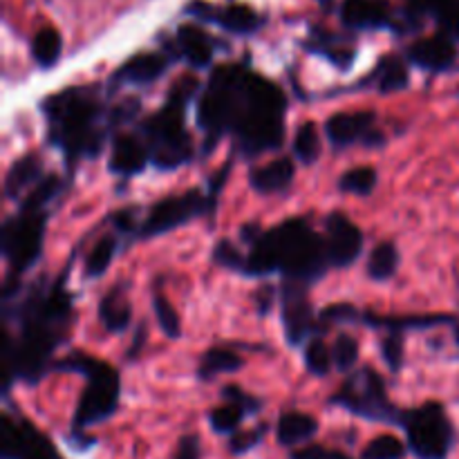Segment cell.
<instances>
[{
  "label": "cell",
  "instance_id": "cell-1",
  "mask_svg": "<svg viewBox=\"0 0 459 459\" xmlns=\"http://www.w3.org/2000/svg\"><path fill=\"white\" fill-rule=\"evenodd\" d=\"M21 339L13 345L4 334L3 341V377L4 393H9L13 379L36 384L49 370V357L67 334L72 318V296L63 281L45 290H34L18 309Z\"/></svg>",
  "mask_w": 459,
  "mask_h": 459
},
{
  "label": "cell",
  "instance_id": "cell-2",
  "mask_svg": "<svg viewBox=\"0 0 459 459\" xmlns=\"http://www.w3.org/2000/svg\"><path fill=\"white\" fill-rule=\"evenodd\" d=\"M43 110L48 115L49 142L65 152L67 164L79 157H94L101 151V103L94 99L92 90L70 88L54 94L43 103Z\"/></svg>",
  "mask_w": 459,
  "mask_h": 459
},
{
  "label": "cell",
  "instance_id": "cell-3",
  "mask_svg": "<svg viewBox=\"0 0 459 459\" xmlns=\"http://www.w3.org/2000/svg\"><path fill=\"white\" fill-rule=\"evenodd\" d=\"M287 99L273 81L247 72L242 85V108L233 133L238 134L240 148L247 155L276 151L285 142Z\"/></svg>",
  "mask_w": 459,
  "mask_h": 459
},
{
  "label": "cell",
  "instance_id": "cell-4",
  "mask_svg": "<svg viewBox=\"0 0 459 459\" xmlns=\"http://www.w3.org/2000/svg\"><path fill=\"white\" fill-rule=\"evenodd\" d=\"M54 370L74 372V375L85 377V388L79 399V406L74 412V435L83 437V430L110 420L119 408L121 379L117 368L110 363L99 361L97 357L85 352H72L63 357L61 361L54 363Z\"/></svg>",
  "mask_w": 459,
  "mask_h": 459
},
{
  "label": "cell",
  "instance_id": "cell-5",
  "mask_svg": "<svg viewBox=\"0 0 459 459\" xmlns=\"http://www.w3.org/2000/svg\"><path fill=\"white\" fill-rule=\"evenodd\" d=\"M273 249H276L278 272L285 273L290 281L312 282L321 281L325 276L327 267V254L323 236H318L307 220L291 218L272 229Z\"/></svg>",
  "mask_w": 459,
  "mask_h": 459
},
{
  "label": "cell",
  "instance_id": "cell-6",
  "mask_svg": "<svg viewBox=\"0 0 459 459\" xmlns=\"http://www.w3.org/2000/svg\"><path fill=\"white\" fill-rule=\"evenodd\" d=\"M229 170H231V161H227L222 166V170L218 175H213V179L209 184V193H202L200 188H193V191L182 193V195H170L155 202L148 209L146 220L137 227V238L148 240V238L164 236V233L184 227V224L200 218V215H213L215 206H218L220 191H222L224 182H227Z\"/></svg>",
  "mask_w": 459,
  "mask_h": 459
},
{
  "label": "cell",
  "instance_id": "cell-7",
  "mask_svg": "<svg viewBox=\"0 0 459 459\" xmlns=\"http://www.w3.org/2000/svg\"><path fill=\"white\" fill-rule=\"evenodd\" d=\"M184 110L186 106H179V103L166 99L164 108L143 121V143H146L148 157L155 169L175 170L188 164L195 152L191 134L186 133V126H184Z\"/></svg>",
  "mask_w": 459,
  "mask_h": 459
},
{
  "label": "cell",
  "instance_id": "cell-8",
  "mask_svg": "<svg viewBox=\"0 0 459 459\" xmlns=\"http://www.w3.org/2000/svg\"><path fill=\"white\" fill-rule=\"evenodd\" d=\"M330 402L368 421L403 426V420H406V411L397 408L388 399L384 377L372 370L370 366L350 375Z\"/></svg>",
  "mask_w": 459,
  "mask_h": 459
},
{
  "label": "cell",
  "instance_id": "cell-9",
  "mask_svg": "<svg viewBox=\"0 0 459 459\" xmlns=\"http://www.w3.org/2000/svg\"><path fill=\"white\" fill-rule=\"evenodd\" d=\"M408 448L417 459H446L455 444V429L446 408L437 402H426L415 411H406L403 420Z\"/></svg>",
  "mask_w": 459,
  "mask_h": 459
},
{
  "label": "cell",
  "instance_id": "cell-10",
  "mask_svg": "<svg viewBox=\"0 0 459 459\" xmlns=\"http://www.w3.org/2000/svg\"><path fill=\"white\" fill-rule=\"evenodd\" d=\"M45 222H48V213L43 209H25V206H21V213L13 215L3 224L0 245H3V255L7 258L13 276L25 273L40 258Z\"/></svg>",
  "mask_w": 459,
  "mask_h": 459
},
{
  "label": "cell",
  "instance_id": "cell-11",
  "mask_svg": "<svg viewBox=\"0 0 459 459\" xmlns=\"http://www.w3.org/2000/svg\"><path fill=\"white\" fill-rule=\"evenodd\" d=\"M281 321L285 341L294 348L309 341L307 336L316 327L314 321V307L309 300V285L300 281L285 278L281 287Z\"/></svg>",
  "mask_w": 459,
  "mask_h": 459
},
{
  "label": "cell",
  "instance_id": "cell-12",
  "mask_svg": "<svg viewBox=\"0 0 459 459\" xmlns=\"http://www.w3.org/2000/svg\"><path fill=\"white\" fill-rule=\"evenodd\" d=\"M0 455L3 459H63L39 429L9 415L0 424Z\"/></svg>",
  "mask_w": 459,
  "mask_h": 459
},
{
  "label": "cell",
  "instance_id": "cell-13",
  "mask_svg": "<svg viewBox=\"0 0 459 459\" xmlns=\"http://www.w3.org/2000/svg\"><path fill=\"white\" fill-rule=\"evenodd\" d=\"M323 242H325V254L330 267L345 269L359 260L363 251V231L341 211H332L323 220Z\"/></svg>",
  "mask_w": 459,
  "mask_h": 459
},
{
  "label": "cell",
  "instance_id": "cell-14",
  "mask_svg": "<svg viewBox=\"0 0 459 459\" xmlns=\"http://www.w3.org/2000/svg\"><path fill=\"white\" fill-rule=\"evenodd\" d=\"M184 12L188 16H195L197 21L218 25L220 30L229 31L236 36H251L258 30H263L264 16L255 12L249 4H224V7H213L202 0H191Z\"/></svg>",
  "mask_w": 459,
  "mask_h": 459
},
{
  "label": "cell",
  "instance_id": "cell-15",
  "mask_svg": "<svg viewBox=\"0 0 459 459\" xmlns=\"http://www.w3.org/2000/svg\"><path fill=\"white\" fill-rule=\"evenodd\" d=\"M406 58L420 70L446 72L457 61L455 39H451L446 31H439V34L412 43L406 49Z\"/></svg>",
  "mask_w": 459,
  "mask_h": 459
},
{
  "label": "cell",
  "instance_id": "cell-16",
  "mask_svg": "<svg viewBox=\"0 0 459 459\" xmlns=\"http://www.w3.org/2000/svg\"><path fill=\"white\" fill-rule=\"evenodd\" d=\"M377 115L372 110L336 112L325 121V134L334 148H348L366 142L375 128Z\"/></svg>",
  "mask_w": 459,
  "mask_h": 459
},
{
  "label": "cell",
  "instance_id": "cell-17",
  "mask_svg": "<svg viewBox=\"0 0 459 459\" xmlns=\"http://www.w3.org/2000/svg\"><path fill=\"white\" fill-rule=\"evenodd\" d=\"M341 21L345 22V27L359 31L394 30L397 25L388 0H343Z\"/></svg>",
  "mask_w": 459,
  "mask_h": 459
},
{
  "label": "cell",
  "instance_id": "cell-18",
  "mask_svg": "<svg viewBox=\"0 0 459 459\" xmlns=\"http://www.w3.org/2000/svg\"><path fill=\"white\" fill-rule=\"evenodd\" d=\"M170 63H173V58L164 52L134 54L115 72L112 81L126 85H151L166 74Z\"/></svg>",
  "mask_w": 459,
  "mask_h": 459
},
{
  "label": "cell",
  "instance_id": "cell-19",
  "mask_svg": "<svg viewBox=\"0 0 459 459\" xmlns=\"http://www.w3.org/2000/svg\"><path fill=\"white\" fill-rule=\"evenodd\" d=\"M350 323H361L368 327H379L388 332H406V330H429L437 325H455V318L446 314H408V316H377L370 312H359L352 307Z\"/></svg>",
  "mask_w": 459,
  "mask_h": 459
},
{
  "label": "cell",
  "instance_id": "cell-20",
  "mask_svg": "<svg viewBox=\"0 0 459 459\" xmlns=\"http://www.w3.org/2000/svg\"><path fill=\"white\" fill-rule=\"evenodd\" d=\"M175 49H178V56H182L193 70H204L213 63L215 54V43L200 25H179L175 31Z\"/></svg>",
  "mask_w": 459,
  "mask_h": 459
},
{
  "label": "cell",
  "instance_id": "cell-21",
  "mask_svg": "<svg viewBox=\"0 0 459 459\" xmlns=\"http://www.w3.org/2000/svg\"><path fill=\"white\" fill-rule=\"evenodd\" d=\"M151 161L148 157L146 143L134 134H117L110 148V161H108V170L119 178H133V175L142 173L143 166Z\"/></svg>",
  "mask_w": 459,
  "mask_h": 459
},
{
  "label": "cell",
  "instance_id": "cell-22",
  "mask_svg": "<svg viewBox=\"0 0 459 459\" xmlns=\"http://www.w3.org/2000/svg\"><path fill=\"white\" fill-rule=\"evenodd\" d=\"M296 178V164L291 157H278L269 164L258 166L249 173V184L260 195H276L290 191Z\"/></svg>",
  "mask_w": 459,
  "mask_h": 459
},
{
  "label": "cell",
  "instance_id": "cell-23",
  "mask_svg": "<svg viewBox=\"0 0 459 459\" xmlns=\"http://www.w3.org/2000/svg\"><path fill=\"white\" fill-rule=\"evenodd\" d=\"M99 321H101L103 330L110 332V334H121V332H126L130 327V321H133V303L128 300L124 282H119V285H115L101 296V303H99Z\"/></svg>",
  "mask_w": 459,
  "mask_h": 459
},
{
  "label": "cell",
  "instance_id": "cell-24",
  "mask_svg": "<svg viewBox=\"0 0 459 459\" xmlns=\"http://www.w3.org/2000/svg\"><path fill=\"white\" fill-rule=\"evenodd\" d=\"M45 179L43 175V160L39 155H25L9 166L4 175V195L9 200H25V191L34 184H40Z\"/></svg>",
  "mask_w": 459,
  "mask_h": 459
},
{
  "label": "cell",
  "instance_id": "cell-25",
  "mask_svg": "<svg viewBox=\"0 0 459 459\" xmlns=\"http://www.w3.org/2000/svg\"><path fill=\"white\" fill-rule=\"evenodd\" d=\"M318 433V421L307 412L287 411L282 412L276 426L278 444L285 448H296L300 444L309 442Z\"/></svg>",
  "mask_w": 459,
  "mask_h": 459
},
{
  "label": "cell",
  "instance_id": "cell-26",
  "mask_svg": "<svg viewBox=\"0 0 459 459\" xmlns=\"http://www.w3.org/2000/svg\"><path fill=\"white\" fill-rule=\"evenodd\" d=\"M370 83H375V88L384 94L406 90L408 83H411V74H408L406 61L394 56V54L384 56L379 61V65L375 67V72H372Z\"/></svg>",
  "mask_w": 459,
  "mask_h": 459
},
{
  "label": "cell",
  "instance_id": "cell-27",
  "mask_svg": "<svg viewBox=\"0 0 459 459\" xmlns=\"http://www.w3.org/2000/svg\"><path fill=\"white\" fill-rule=\"evenodd\" d=\"M245 366V359L236 354L233 350L227 348H211L206 350L202 357L200 366H197V379L211 381L218 375H231Z\"/></svg>",
  "mask_w": 459,
  "mask_h": 459
},
{
  "label": "cell",
  "instance_id": "cell-28",
  "mask_svg": "<svg viewBox=\"0 0 459 459\" xmlns=\"http://www.w3.org/2000/svg\"><path fill=\"white\" fill-rule=\"evenodd\" d=\"M63 36L54 27H40L31 39V58L40 70H49L61 61Z\"/></svg>",
  "mask_w": 459,
  "mask_h": 459
},
{
  "label": "cell",
  "instance_id": "cell-29",
  "mask_svg": "<svg viewBox=\"0 0 459 459\" xmlns=\"http://www.w3.org/2000/svg\"><path fill=\"white\" fill-rule=\"evenodd\" d=\"M399 264H402V254H399L394 242H379L372 249L370 258H368V276L375 282H388L390 278L397 276Z\"/></svg>",
  "mask_w": 459,
  "mask_h": 459
},
{
  "label": "cell",
  "instance_id": "cell-30",
  "mask_svg": "<svg viewBox=\"0 0 459 459\" xmlns=\"http://www.w3.org/2000/svg\"><path fill=\"white\" fill-rule=\"evenodd\" d=\"M117 249H119V240H117L115 236L99 238V240L92 245V249H90L88 258H85V264H83L85 278H92V281L94 278H101L103 273L108 272V267L112 264V260H115Z\"/></svg>",
  "mask_w": 459,
  "mask_h": 459
},
{
  "label": "cell",
  "instance_id": "cell-31",
  "mask_svg": "<svg viewBox=\"0 0 459 459\" xmlns=\"http://www.w3.org/2000/svg\"><path fill=\"white\" fill-rule=\"evenodd\" d=\"M294 155L305 166H312L321 155V134L314 121H303L296 130L294 137Z\"/></svg>",
  "mask_w": 459,
  "mask_h": 459
},
{
  "label": "cell",
  "instance_id": "cell-32",
  "mask_svg": "<svg viewBox=\"0 0 459 459\" xmlns=\"http://www.w3.org/2000/svg\"><path fill=\"white\" fill-rule=\"evenodd\" d=\"M247 415H249V412H247L240 403L227 402L224 406L213 408V411L209 412V424L215 433L233 435L238 433V429H240L242 420H245Z\"/></svg>",
  "mask_w": 459,
  "mask_h": 459
},
{
  "label": "cell",
  "instance_id": "cell-33",
  "mask_svg": "<svg viewBox=\"0 0 459 459\" xmlns=\"http://www.w3.org/2000/svg\"><path fill=\"white\" fill-rule=\"evenodd\" d=\"M377 170L372 166H357L341 175L339 188L343 193H352V195H370L377 186Z\"/></svg>",
  "mask_w": 459,
  "mask_h": 459
},
{
  "label": "cell",
  "instance_id": "cell-34",
  "mask_svg": "<svg viewBox=\"0 0 459 459\" xmlns=\"http://www.w3.org/2000/svg\"><path fill=\"white\" fill-rule=\"evenodd\" d=\"M305 368H307L312 375L316 377H327L330 375L332 366H334V359H332V350L327 348L325 341L321 336H314L305 343Z\"/></svg>",
  "mask_w": 459,
  "mask_h": 459
},
{
  "label": "cell",
  "instance_id": "cell-35",
  "mask_svg": "<svg viewBox=\"0 0 459 459\" xmlns=\"http://www.w3.org/2000/svg\"><path fill=\"white\" fill-rule=\"evenodd\" d=\"M152 312H155L160 330L164 332L170 341L182 336V321H179V314L175 312V307L169 303V299H166L164 294L152 296Z\"/></svg>",
  "mask_w": 459,
  "mask_h": 459
},
{
  "label": "cell",
  "instance_id": "cell-36",
  "mask_svg": "<svg viewBox=\"0 0 459 459\" xmlns=\"http://www.w3.org/2000/svg\"><path fill=\"white\" fill-rule=\"evenodd\" d=\"M408 446L394 435H379L363 448V459H403Z\"/></svg>",
  "mask_w": 459,
  "mask_h": 459
},
{
  "label": "cell",
  "instance_id": "cell-37",
  "mask_svg": "<svg viewBox=\"0 0 459 459\" xmlns=\"http://www.w3.org/2000/svg\"><path fill=\"white\" fill-rule=\"evenodd\" d=\"M213 260L224 269H231L245 276L247 273V255L233 245L231 240H220L213 249Z\"/></svg>",
  "mask_w": 459,
  "mask_h": 459
},
{
  "label": "cell",
  "instance_id": "cell-38",
  "mask_svg": "<svg viewBox=\"0 0 459 459\" xmlns=\"http://www.w3.org/2000/svg\"><path fill=\"white\" fill-rule=\"evenodd\" d=\"M332 359H334V366L341 372H350L359 361V343L354 336L341 334L334 341V348H332Z\"/></svg>",
  "mask_w": 459,
  "mask_h": 459
},
{
  "label": "cell",
  "instance_id": "cell-39",
  "mask_svg": "<svg viewBox=\"0 0 459 459\" xmlns=\"http://www.w3.org/2000/svg\"><path fill=\"white\" fill-rule=\"evenodd\" d=\"M403 332H388V334L381 339V357H384L385 366L390 368L393 375H397L403 368Z\"/></svg>",
  "mask_w": 459,
  "mask_h": 459
},
{
  "label": "cell",
  "instance_id": "cell-40",
  "mask_svg": "<svg viewBox=\"0 0 459 459\" xmlns=\"http://www.w3.org/2000/svg\"><path fill=\"white\" fill-rule=\"evenodd\" d=\"M264 433H267V426L264 424L251 430H238V433L231 435L229 451H231L233 455H245V453H249L251 448H255L260 442H263Z\"/></svg>",
  "mask_w": 459,
  "mask_h": 459
},
{
  "label": "cell",
  "instance_id": "cell-41",
  "mask_svg": "<svg viewBox=\"0 0 459 459\" xmlns=\"http://www.w3.org/2000/svg\"><path fill=\"white\" fill-rule=\"evenodd\" d=\"M222 397L227 399V402L240 403V406L245 408V411L249 412V415H255V412H258L260 408H263V402H260V399H255L254 394L245 393V390H242L240 385H224V388H222Z\"/></svg>",
  "mask_w": 459,
  "mask_h": 459
},
{
  "label": "cell",
  "instance_id": "cell-42",
  "mask_svg": "<svg viewBox=\"0 0 459 459\" xmlns=\"http://www.w3.org/2000/svg\"><path fill=\"white\" fill-rule=\"evenodd\" d=\"M290 459H350L345 453L334 451V448L321 446V444H312V446H303L299 451L291 453Z\"/></svg>",
  "mask_w": 459,
  "mask_h": 459
},
{
  "label": "cell",
  "instance_id": "cell-43",
  "mask_svg": "<svg viewBox=\"0 0 459 459\" xmlns=\"http://www.w3.org/2000/svg\"><path fill=\"white\" fill-rule=\"evenodd\" d=\"M202 455V444L197 435H184L178 444V453L175 459H200Z\"/></svg>",
  "mask_w": 459,
  "mask_h": 459
},
{
  "label": "cell",
  "instance_id": "cell-44",
  "mask_svg": "<svg viewBox=\"0 0 459 459\" xmlns=\"http://www.w3.org/2000/svg\"><path fill=\"white\" fill-rule=\"evenodd\" d=\"M255 299H258V312L267 314L269 309H272V303H273V290L272 287H263Z\"/></svg>",
  "mask_w": 459,
  "mask_h": 459
},
{
  "label": "cell",
  "instance_id": "cell-45",
  "mask_svg": "<svg viewBox=\"0 0 459 459\" xmlns=\"http://www.w3.org/2000/svg\"><path fill=\"white\" fill-rule=\"evenodd\" d=\"M143 334H146V325H139V330H137V334H134V341H133V348L128 350V359H134V354L139 352V348H142L143 345Z\"/></svg>",
  "mask_w": 459,
  "mask_h": 459
}]
</instances>
